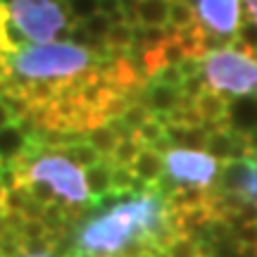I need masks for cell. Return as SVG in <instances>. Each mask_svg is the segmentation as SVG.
<instances>
[{
    "label": "cell",
    "mask_w": 257,
    "mask_h": 257,
    "mask_svg": "<svg viewBox=\"0 0 257 257\" xmlns=\"http://www.w3.org/2000/svg\"><path fill=\"white\" fill-rule=\"evenodd\" d=\"M95 212L72 226L64 257H148L167 250L176 229L174 207L162 181L112 202H95Z\"/></svg>",
    "instance_id": "6da1fadb"
},
{
    "label": "cell",
    "mask_w": 257,
    "mask_h": 257,
    "mask_svg": "<svg viewBox=\"0 0 257 257\" xmlns=\"http://www.w3.org/2000/svg\"><path fill=\"white\" fill-rule=\"evenodd\" d=\"M95 64H98V55H93L88 48H81L76 43H62V41L22 46L8 57L10 76H15V81L19 79L22 83L79 81L95 72Z\"/></svg>",
    "instance_id": "7a4b0ae2"
},
{
    "label": "cell",
    "mask_w": 257,
    "mask_h": 257,
    "mask_svg": "<svg viewBox=\"0 0 257 257\" xmlns=\"http://www.w3.org/2000/svg\"><path fill=\"white\" fill-rule=\"evenodd\" d=\"M17 186H48L55 193V200L69 207H91V193L86 186V174L76 162L62 155L55 148H48L31 138V146L12 165Z\"/></svg>",
    "instance_id": "3957f363"
},
{
    "label": "cell",
    "mask_w": 257,
    "mask_h": 257,
    "mask_svg": "<svg viewBox=\"0 0 257 257\" xmlns=\"http://www.w3.org/2000/svg\"><path fill=\"white\" fill-rule=\"evenodd\" d=\"M207 88L219 95H257V57L240 48H214L200 57Z\"/></svg>",
    "instance_id": "277c9868"
},
{
    "label": "cell",
    "mask_w": 257,
    "mask_h": 257,
    "mask_svg": "<svg viewBox=\"0 0 257 257\" xmlns=\"http://www.w3.org/2000/svg\"><path fill=\"white\" fill-rule=\"evenodd\" d=\"M8 12L19 34L34 43H50L67 29V15L55 0H12Z\"/></svg>",
    "instance_id": "5b68a950"
},
{
    "label": "cell",
    "mask_w": 257,
    "mask_h": 257,
    "mask_svg": "<svg viewBox=\"0 0 257 257\" xmlns=\"http://www.w3.org/2000/svg\"><path fill=\"white\" fill-rule=\"evenodd\" d=\"M221 172V162L205 150L169 148L165 153V174L174 186H195L212 191Z\"/></svg>",
    "instance_id": "8992f818"
},
{
    "label": "cell",
    "mask_w": 257,
    "mask_h": 257,
    "mask_svg": "<svg viewBox=\"0 0 257 257\" xmlns=\"http://www.w3.org/2000/svg\"><path fill=\"white\" fill-rule=\"evenodd\" d=\"M198 24L205 36L236 38L240 29V3L238 0H195Z\"/></svg>",
    "instance_id": "52a82bcc"
},
{
    "label": "cell",
    "mask_w": 257,
    "mask_h": 257,
    "mask_svg": "<svg viewBox=\"0 0 257 257\" xmlns=\"http://www.w3.org/2000/svg\"><path fill=\"white\" fill-rule=\"evenodd\" d=\"M184 102V93L179 86H169V83H160L153 81L148 86L146 95H143V105H146L150 114L157 117V119L167 121L169 114Z\"/></svg>",
    "instance_id": "ba28073f"
},
{
    "label": "cell",
    "mask_w": 257,
    "mask_h": 257,
    "mask_svg": "<svg viewBox=\"0 0 257 257\" xmlns=\"http://www.w3.org/2000/svg\"><path fill=\"white\" fill-rule=\"evenodd\" d=\"M31 146V136L19 126V121H12L0 128V162L3 167H12Z\"/></svg>",
    "instance_id": "9c48e42d"
},
{
    "label": "cell",
    "mask_w": 257,
    "mask_h": 257,
    "mask_svg": "<svg viewBox=\"0 0 257 257\" xmlns=\"http://www.w3.org/2000/svg\"><path fill=\"white\" fill-rule=\"evenodd\" d=\"M131 172L136 176V181L143 186H155L165 174V155L157 153L155 148H143L138 157L131 162Z\"/></svg>",
    "instance_id": "30bf717a"
},
{
    "label": "cell",
    "mask_w": 257,
    "mask_h": 257,
    "mask_svg": "<svg viewBox=\"0 0 257 257\" xmlns=\"http://www.w3.org/2000/svg\"><path fill=\"white\" fill-rule=\"evenodd\" d=\"M112 169H114V165L110 160H100L98 165L83 169L86 186H88V193H91V205L112 195Z\"/></svg>",
    "instance_id": "8fae6325"
},
{
    "label": "cell",
    "mask_w": 257,
    "mask_h": 257,
    "mask_svg": "<svg viewBox=\"0 0 257 257\" xmlns=\"http://www.w3.org/2000/svg\"><path fill=\"white\" fill-rule=\"evenodd\" d=\"M169 22V0H138L136 24L141 27H167Z\"/></svg>",
    "instance_id": "7c38bea8"
},
{
    "label": "cell",
    "mask_w": 257,
    "mask_h": 257,
    "mask_svg": "<svg viewBox=\"0 0 257 257\" xmlns=\"http://www.w3.org/2000/svg\"><path fill=\"white\" fill-rule=\"evenodd\" d=\"M38 143H41V141H38ZM55 150H60L62 155H67L72 162H76V165L81 167V169H88V167L98 165L102 160L88 141H69V143H62V146H55Z\"/></svg>",
    "instance_id": "4fadbf2b"
},
{
    "label": "cell",
    "mask_w": 257,
    "mask_h": 257,
    "mask_svg": "<svg viewBox=\"0 0 257 257\" xmlns=\"http://www.w3.org/2000/svg\"><path fill=\"white\" fill-rule=\"evenodd\" d=\"M86 141L95 148V153L102 157V160H110L114 148L119 143V134L110 126V124H98L93 126L88 134H86Z\"/></svg>",
    "instance_id": "5bb4252c"
},
{
    "label": "cell",
    "mask_w": 257,
    "mask_h": 257,
    "mask_svg": "<svg viewBox=\"0 0 257 257\" xmlns=\"http://www.w3.org/2000/svg\"><path fill=\"white\" fill-rule=\"evenodd\" d=\"M105 43L110 48L112 53H128L131 48L136 46V27L128 24V22H114L110 27V34L105 38Z\"/></svg>",
    "instance_id": "9a60e30c"
},
{
    "label": "cell",
    "mask_w": 257,
    "mask_h": 257,
    "mask_svg": "<svg viewBox=\"0 0 257 257\" xmlns=\"http://www.w3.org/2000/svg\"><path fill=\"white\" fill-rule=\"evenodd\" d=\"M198 24V15L193 8L191 0H169V22L167 27H172L174 31H184Z\"/></svg>",
    "instance_id": "2e32d148"
},
{
    "label": "cell",
    "mask_w": 257,
    "mask_h": 257,
    "mask_svg": "<svg viewBox=\"0 0 257 257\" xmlns=\"http://www.w3.org/2000/svg\"><path fill=\"white\" fill-rule=\"evenodd\" d=\"M143 143L138 141L136 134H131V136H121L117 148H114V153H112L110 162L114 167H131V162L138 157V153L143 150Z\"/></svg>",
    "instance_id": "e0dca14e"
},
{
    "label": "cell",
    "mask_w": 257,
    "mask_h": 257,
    "mask_svg": "<svg viewBox=\"0 0 257 257\" xmlns=\"http://www.w3.org/2000/svg\"><path fill=\"white\" fill-rule=\"evenodd\" d=\"M165 252H167V257H200L195 240L188 233H176L174 238L169 240Z\"/></svg>",
    "instance_id": "ac0fdd59"
},
{
    "label": "cell",
    "mask_w": 257,
    "mask_h": 257,
    "mask_svg": "<svg viewBox=\"0 0 257 257\" xmlns=\"http://www.w3.org/2000/svg\"><path fill=\"white\" fill-rule=\"evenodd\" d=\"M134 134L138 136V141H141L143 146L153 148L157 141H162V138L167 136V134H165V121L157 119V117H150V119H148L141 128H136Z\"/></svg>",
    "instance_id": "d6986e66"
},
{
    "label": "cell",
    "mask_w": 257,
    "mask_h": 257,
    "mask_svg": "<svg viewBox=\"0 0 257 257\" xmlns=\"http://www.w3.org/2000/svg\"><path fill=\"white\" fill-rule=\"evenodd\" d=\"M74 22H86L93 15H98V3L100 0H62Z\"/></svg>",
    "instance_id": "ffe728a7"
},
{
    "label": "cell",
    "mask_w": 257,
    "mask_h": 257,
    "mask_svg": "<svg viewBox=\"0 0 257 257\" xmlns=\"http://www.w3.org/2000/svg\"><path fill=\"white\" fill-rule=\"evenodd\" d=\"M150 117H153V114H150V110H148L143 102H131V105H128V110L124 112L121 121H124V124L131 128V131H136V128L143 126V124H146Z\"/></svg>",
    "instance_id": "44dd1931"
},
{
    "label": "cell",
    "mask_w": 257,
    "mask_h": 257,
    "mask_svg": "<svg viewBox=\"0 0 257 257\" xmlns=\"http://www.w3.org/2000/svg\"><path fill=\"white\" fill-rule=\"evenodd\" d=\"M83 29L91 34L93 41H105L107 38V34H110V27H112V19L105 17V15H93L91 19H86V22H81Z\"/></svg>",
    "instance_id": "7402d4cb"
},
{
    "label": "cell",
    "mask_w": 257,
    "mask_h": 257,
    "mask_svg": "<svg viewBox=\"0 0 257 257\" xmlns=\"http://www.w3.org/2000/svg\"><path fill=\"white\" fill-rule=\"evenodd\" d=\"M153 81H160V83H169V86H179L181 88V83H184V74H181V69L176 67V64H167L162 72L157 74Z\"/></svg>",
    "instance_id": "603a6c76"
},
{
    "label": "cell",
    "mask_w": 257,
    "mask_h": 257,
    "mask_svg": "<svg viewBox=\"0 0 257 257\" xmlns=\"http://www.w3.org/2000/svg\"><path fill=\"white\" fill-rule=\"evenodd\" d=\"M15 121V117H12V112H10V107L5 105V100L0 98V128L8 126V124H12Z\"/></svg>",
    "instance_id": "cb8c5ba5"
},
{
    "label": "cell",
    "mask_w": 257,
    "mask_h": 257,
    "mask_svg": "<svg viewBox=\"0 0 257 257\" xmlns=\"http://www.w3.org/2000/svg\"><path fill=\"white\" fill-rule=\"evenodd\" d=\"M17 257H55V248H46L38 252H19Z\"/></svg>",
    "instance_id": "d4e9b609"
},
{
    "label": "cell",
    "mask_w": 257,
    "mask_h": 257,
    "mask_svg": "<svg viewBox=\"0 0 257 257\" xmlns=\"http://www.w3.org/2000/svg\"><path fill=\"white\" fill-rule=\"evenodd\" d=\"M245 8H248V15H250V22L257 27V0H245Z\"/></svg>",
    "instance_id": "484cf974"
},
{
    "label": "cell",
    "mask_w": 257,
    "mask_h": 257,
    "mask_svg": "<svg viewBox=\"0 0 257 257\" xmlns=\"http://www.w3.org/2000/svg\"><path fill=\"white\" fill-rule=\"evenodd\" d=\"M5 193H8V188L3 186V181H0V205H3V198H5Z\"/></svg>",
    "instance_id": "4316f807"
},
{
    "label": "cell",
    "mask_w": 257,
    "mask_h": 257,
    "mask_svg": "<svg viewBox=\"0 0 257 257\" xmlns=\"http://www.w3.org/2000/svg\"><path fill=\"white\" fill-rule=\"evenodd\" d=\"M0 5H3V8H10V5H12V0H0Z\"/></svg>",
    "instance_id": "83f0119b"
},
{
    "label": "cell",
    "mask_w": 257,
    "mask_h": 257,
    "mask_svg": "<svg viewBox=\"0 0 257 257\" xmlns=\"http://www.w3.org/2000/svg\"><path fill=\"white\" fill-rule=\"evenodd\" d=\"M0 169H3V162H0Z\"/></svg>",
    "instance_id": "f1b7e54d"
}]
</instances>
